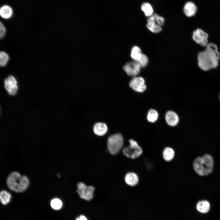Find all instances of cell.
Wrapping results in <instances>:
<instances>
[{
	"label": "cell",
	"instance_id": "6da1fadb",
	"mask_svg": "<svg viewBox=\"0 0 220 220\" xmlns=\"http://www.w3.org/2000/svg\"><path fill=\"white\" fill-rule=\"evenodd\" d=\"M220 58L216 45L212 43H208L205 49L198 54V65L202 70L208 71L218 66Z\"/></svg>",
	"mask_w": 220,
	"mask_h": 220
},
{
	"label": "cell",
	"instance_id": "7c38bea8",
	"mask_svg": "<svg viewBox=\"0 0 220 220\" xmlns=\"http://www.w3.org/2000/svg\"><path fill=\"white\" fill-rule=\"evenodd\" d=\"M108 130L107 125L103 122H97L93 127V131L96 135L99 136H102L105 135Z\"/></svg>",
	"mask_w": 220,
	"mask_h": 220
},
{
	"label": "cell",
	"instance_id": "d4e9b609",
	"mask_svg": "<svg viewBox=\"0 0 220 220\" xmlns=\"http://www.w3.org/2000/svg\"><path fill=\"white\" fill-rule=\"evenodd\" d=\"M148 61V58L147 56L145 54L142 53L139 59L136 62L139 64L141 68H144L147 66Z\"/></svg>",
	"mask_w": 220,
	"mask_h": 220
},
{
	"label": "cell",
	"instance_id": "ffe728a7",
	"mask_svg": "<svg viewBox=\"0 0 220 220\" xmlns=\"http://www.w3.org/2000/svg\"><path fill=\"white\" fill-rule=\"evenodd\" d=\"M141 10L144 12L145 15L147 16H151L153 14V9L150 3L144 2L141 6Z\"/></svg>",
	"mask_w": 220,
	"mask_h": 220
},
{
	"label": "cell",
	"instance_id": "9c48e42d",
	"mask_svg": "<svg viewBox=\"0 0 220 220\" xmlns=\"http://www.w3.org/2000/svg\"><path fill=\"white\" fill-rule=\"evenodd\" d=\"M141 67L136 61L127 62L123 67L124 71L129 76H136L140 72Z\"/></svg>",
	"mask_w": 220,
	"mask_h": 220
},
{
	"label": "cell",
	"instance_id": "e0dca14e",
	"mask_svg": "<svg viewBox=\"0 0 220 220\" xmlns=\"http://www.w3.org/2000/svg\"><path fill=\"white\" fill-rule=\"evenodd\" d=\"M0 14L1 17L4 19H8L11 17L13 14L12 8L9 6L5 5L0 8Z\"/></svg>",
	"mask_w": 220,
	"mask_h": 220
},
{
	"label": "cell",
	"instance_id": "ba28073f",
	"mask_svg": "<svg viewBox=\"0 0 220 220\" xmlns=\"http://www.w3.org/2000/svg\"><path fill=\"white\" fill-rule=\"evenodd\" d=\"M145 80L141 77H133L129 82V85L134 90L138 92H143L146 88Z\"/></svg>",
	"mask_w": 220,
	"mask_h": 220
},
{
	"label": "cell",
	"instance_id": "30bf717a",
	"mask_svg": "<svg viewBox=\"0 0 220 220\" xmlns=\"http://www.w3.org/2000/svg\"><path fill=\"white\" fill-rule=\"evenodd\" d=\"M208 34L200 28H197L193 32V38L197 43L202 46H206L208 44Z\"/></svg>",
	"mask_w": 220,
	"mask_h": 220
},
{
	"label": "cell",
	"instance_id": "ac0fdd59",
	"mask_svg": "<svg viewBox=\"0 0 220 220\" xmlns=\"http://www.w3.org/2000/svg\"><path fill=\"white\" fill-rule=\"evenodd\" d=\"M163 157L165 160L170 161L174 157V152L170 147H167L164 149L163 153Z\"/></svg>",
	"mask_w": 220,
	"mask_h": 220
},
{
	"label": "cell",
	"instance_id": "9a60e30c",
	"mask_svg": "<svg viewBox=\"0 0 220 220\" xmlns=\"http://www.w3.org/2000/svg\"><path fill=\"white\" fill-rule=\"evenodd\" d=\"M146 25L147 28L151 32L157 33L161 31L162 28L156 22L152 15L148 17Z\"/></svg>",
	"mask_w": 220,
	"mask_h": 220
},
{
	"label": "cell",
	"instance_id": "8992f818",
	"mask_svg": "<svg viewBox=\"0 0 220 220\" xmlns=\"http://www.w3.org/2000/svg\"><path fill=\"white\" fill-rule=\"evenodd\" d=\"M77 186V192L81 198L88 201L92 199L95 190L93 186H87L82 182H79Z\"/></svg>",
	"mask_w": 220,
	"mask_h": 220
},
{
	"label": "cell",
	"instance_id": "3957f363",
	"mask_svg": "<svg viewBox=\"0 0 220 220\" xmlns=\"http://www.w3.org/2000/svg\"><path fill=\"white\" fill-rule=\"evenodd\" d=\"M214 160L209 154H205L202 156L197 157L194 160L193 166L196 172L201 176L207 175L211 174L213 169Z\"/></svg>",
	"mask_w": 220,
	"mask_h": 220
},
{
	"label": "cell",
	"instance_id": "52a82bcc",
	"mask_svg": "<svg viewBox=\"0 0 220 220\" xmlns=\"http://www.w3.org/2000/svg\"><path fill=\"white\" fill-rule=\"evenodd\" d=\"M5 88L8 93L11 95H14L17 93L18 89L17 82L15 77L10 75L4 81Z\"/></svg>",
	"mask_w": 220,
	"mask_h": 220
},
{
	"label": "cell",
	"instance_id": "7a4b0ae2",
	"mask_svg": "<svg viewBox=\"0 0 220 220\" xmlns=\"http://www.w3.org/2000/svg\"><path fill=\"white\" fill-rule=\"evenodd\" d=\"M29 178L26 176L21 175L16 171L11 172L6 179L8 188L11 190L17 193L25 191L29 186Z\"/></svg>",
	"mask_w": 220,
	"mask_h": 220
},
{
	"label": "cell",
	"instance_id": "5bb4252c",
	"mask_svg": "<svg viewBox=\"0 0 220 220\" xmlns=\"http://www.w3.org/2000/svg\"><path fill=\"white\" fill-rule=\"evenodd\" d=\"M196 9V6L194 3L189 1L185 4L183 8V11L185 15L190 17L195 14Z\"/></svg>",
	"mask_w": 220,
	"mask_h": 220
},
{
	"label": "cell",
	"instance_id": "4316f807",
	"mask_svg": "<svg viewBox=\"0 0 220 220\" xmlns=\"http://www.w3.org/2000/svg\"><path fill=\"white\" fill-rule=\"evenodd\" d=\"M6 32V29L3 24L1 21L0 22V37L2 38L4 36Z\"/></svg>",
	"mask_w": 220,
	"mask_h": 220
},
{
	"label": "cell",
	"instance_id": "2e32d148",
	"mask_svg": "<svg viewBox=\"0 0 220 220\" xmlns=\"http://www.w3.org/2000/svg\"><path fill=\"white\" fill-rule=\"evenodd\" d=\"M125 180L126 183L128 185L134 186L138 184V178L136 173L133 172H129L125 175Z\"/></svg>",
	"mask_w": 220,
	"mask_h": 220
},
{
	"label": "cell",
	"instance_id": "cb8c5ba5",
	"mask_svg": "<svg viewBox=\"0 0 220 220\" xmlns=\"http://www.w3.org/2000/svg\"><path fill=\"white\" fill-rule=\"evenodd\" d=\"M9 59L8 54L3 51L0 52V65L1 66H4L7 63Z\"/></svg>",
	"mask_w": 220,
	"mask_h": 220
},
{
	"label": "cell",
	"instance_id": "44dd1931",
	"mask_svg": "<svg viewBox=\"0 0 220 220\" xmlns=\"http://www.w3.org/2000/svg\"><path fill=\"white\" fill-rule=\"evenodd\" d=\"M141 53L140 48L137 46H134L131 50L130 56L135 61H137L139 59Z\"/></svg>",
	"mask_w": 220,
	"mask_h": 220
},
{
	"label": "cell",
	"instance_id": "5b68a950",
	"mask_svg": "<svg viewBox=\"0 0 220 220\" xmlns=\"http://www.w3.org/2000/svg\"><path fill=\"white\" fill-rule=\"evenodd\" d=\"M130 145L123 150L124 155L128 158L135 159L139 157L142 153V150L138 143L133 139L129 140Z\"/></svg>",
	"mask_w": 220,
	"mask_h": 220
},
{
	"label": "cell",
	"instance_id": "8fae6325",
	"mask_svg": "<svg viewBox=\"0 0 220 220\" xmlns=\"http://www.w3.org/2000/svg\"><path fill=\"white\" fill-rule=\"evenodd\" d=\"M165 118L167 124L172 127L176 126L179 122L178 115L172 111H168L165 115Z\"/></svg>",
	"mask_w": 220,
	"mask_h": 220
},
{
	"label": "cell",
	"instance_id": "f1b7e54d",
	"mask_svg": "<svg viewBox=\"0 0 220 220\" xmlns=\"http://www.w3.org/2000/svg\"><path fill=\"white\" fill-rule=\"evenodd\" d=\"M219 99H220V93L219 94Z\"/></svg>",
	"mask_w": 220,
	"mask_h": 220
},
{
	"label": "cell",
	"instance_id": "603a6c76",
	"mask_svg": "<svg viewBox=\"0 0 220 220\" xmlns=\"http://www.w3.org/2000/svg\"><path fill=\"white\" fill-rule=\"evenodd\" d=\"M50 206L53 209L56 210H59L62 207V203L59 199L55 198L51 200Z\"/></svg>",
	"mask_w": 220,
	"mask_h": 220
},
{
	"label": "cell",
	"instance_id": "277c9868",
	"mask_svg": "<svg viewBox=\"0 0 220 220\" xmlns=\"http://www.w3.org/2000/svg\"><path fill=\"white\" fill-rule=\"evenodd\" d=\"M107 147L109 152L112 155L118 153L121 149L123 143L121 134H116L110 135L107 140Z\"/></svg>",
	"mask_w": 220,
	"mask_h": 220
},
{
	"label": "cell",
	"instance_id": "4fadbf2b",
	"mask_svg": "<svg viewBox=\"0 0 220 220\" xmlns=\"http://www.w3.org/2000/svg\"><path fill=\"white\" fill-rule=\"evenodd\" d=\"M197 211L199 212L205 214L210 211L211 205L208 201L206 200H202L199 201L196 206Z\"/></svg>",
	"mask_w": 220,
	"mask_h": 220
},
{
	"label": "cell",
	"instance_id": "d6986e66",
	"mask_svg": "<svg viewBox=\"0 0 220 220\" xmlns=\"http://www.w3.org/2000/svg\"><path fill=\"white\" fill-rule=\"evenodd\" d=\"M11 197V194L5 190H2L0 193V200L2 204L6 205L10 201Z\"/></svg>",
	"mask_w": 220,
	"mask_h": 220
},
{
	"label": "cell",
	"instance_id": "484cf974",
	"mask_svg": "<svg viewBox=\"0 0 220 220\" xmlns=\"http://www.w3.org/2000/svg\"><path fill=\"white\" fill-rule=\"evenodd\" d=\"M152 16L156 23L161 26L163 25L164 22V18L162 16H160L156 13L153 14Z\"/></svg>",
	"mask_w": 220,
	"mask_h": 220
},
{
	"label": "cell",
	"instance_id": "83f0119b",
	"mask_svg": "<svg viewBox=\"0 0 220 220\" xmlns=\"http://www.w3.org/2000/svg\"><path fill=\"white\" fill-rule=\"evenodd\" d=\"M76 220H87V219L84 216L82 215L77 218Z\"/></svg>",
	"mask_w": 220,
	"mask_h": 220
},
{
	"label": "cell",
	"instance_id": "7402d4cb",
	"mask_svg": "<svg viewBox=\"0 0 220 220\" xmlns=\"http://www.w3.org/2000/svg\"><path fill=\"white\" fill-rule=\"evenodd\" d=\"M158 117V114L155 110L151 109L148 112L147 116V119L150 122L154 123L156 122Z\"/></svg>",
	"mask_w": 220,
	"mask_h": 220
}]
</instances>
